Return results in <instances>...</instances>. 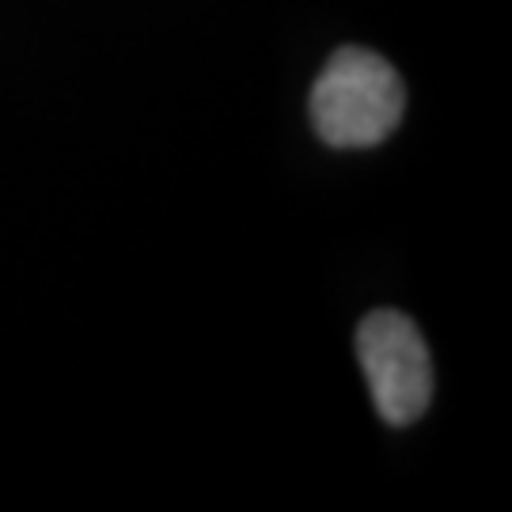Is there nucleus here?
Masks as SVG:
<instances>
[{
    "instance_id": "nucleus-1",
    "label": "nucleus",
    "mask_w": 512,
    "mask_h": 512,
    "mask_svg": "<svg viewBox=\"0 0 512 512\" xmlns=\"http://www.w3.org/2000/svg\"><path fill=\"white\" fill-rule=\"evenodd\" d=\"M406 110V88L387 57L342 46L311 88V126L330 148H372L387 141Z\"/></svg>"
},
{
    "instance_id": "nucleus-2",
    "label": "nucleus",
    "mask_w": 512,
    "mask_h": 512,
    "mask_svg": "<svg viewBox=\"0 0 512 512\" xmlns=\"http://www.w3.org/2000/svg\"><path fill=\"white\" fill-rule=\"evenodd\" d=\"M357 361L387 425H414L433 399V361L403 311H372L357 327Z\"/></svg>"
}]
</instances>
